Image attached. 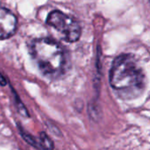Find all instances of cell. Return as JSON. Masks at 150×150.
<instances>
[{
	"label": "cell",
	"instance_id": "obj_1",
	"mask_svg": "<svg viewBox=\"0 0 150 150\" xmlns=\"http://www.w3.org/2000/svg\"><path fill=\"white\" fill-rule=\"evenodd\" d=\"M110 83L120 98L134 99L140 96L146 85V77L136 59L129 54L116 57L110 71Z\"/></svg>",
	"mask_w": 150,
	"mask_h": 150
},
{
	"label": "cell",
	"instance_id": "obj_2",
	"mask_svg": "<svg viewBox=\"0 0 150 150\" xmlns=\"http://www.w3.org/2000/svg\"><path fill=\"white\" fill-rule=\"evenodd\" d=\"M30 53L45 76L58 78L66 72L68 56L65 49L55 40L49 38L36 39L31 44Z\"/></svg>",
	"mask_w": 150,
	"mask_h": 150
},
{
	"label": "cell",
	"instance_id": "obj_3",
	"mask_svg": "<svg viewBox=\"0 0 150 150\" xmlns=\"http://www.w3.org/2000/svg\"><path fill=\"white\" fill-rule=\"evenodd\" d=\"M47 23L57 30L68 42H76L81 36L80 24L61 11H51L47 18Z\"/></svg>",
	"mask_w": 150,
	"mask_h": 150
},
{
	"label": "cell",
	"instance_id": "obj_4",
	"mask_svg": "<svg viewBox=\"0 0 150 150\" xmlns=\"http://www.w3.org/2000/svg\"><path fill=\"white\" fill-rule=\"evenodd\" d=\"M17 18L8 9L0 6V40L11 37L17 29Z\"/></svg>",
	"mask_w": 150,
	"mask_h": 150
},
{
	"label": "cell",
	"instance_id": "obj_5",
	"mask_svg": "<svg viewBox=\"0 0 150 150\" xmlns=\"http://www.w3.org/2000/svg\"><path fill=\"white\" fill-rule=\"evenodd\" d=\"M11 91H12V94L14 96V103H15V105L17 107L18 112L24 117H29V112H28L27 109L25 108V106L24 105V104L21 102V99L18 96L17 92L14 90H12V88H11Z\"/></svg>",
	"mask_w": 150,
	"mask_h": 150
},
{
	"label": "cell",
	"instance_id": "obj_6",
	"mask_svg": "<svg viewBox=\"0 0 150 150\" xmlns=\"http://www.w3.org/2000/svg\"><path fill=\"white\" fill-rule=\"evenodd\" d=\"M41 138V150H53L54 146L53 141L47 136L45 132H41L39 134Z\"/></svg>",
	"mask_w": 150,
	"mask_h": 150
},
{
	"label": "cell",
	"instance_id": "obj_7",
	"mask_svg": "<svg viewBox=\"0 0 150 150\" xmlns=\"http://www.w3.org/2000/svg\"><path fill=\"white\" fill-rule=\"evenodd\" d=\"M7 83V81L5 79V77L2 75V73L0 72V85L1 86H5Z\"/></svg>",
	"mask_w": 150,
	"mask_h": 150
},
{
	"label": "cell",
	"instance_id": "obj_8",
	"mask_svg": "<svg viewBox=\"0 0 150 150\" xmlns=\"http://www.w3.org/2000/svg\"><path fill=\"white\" fill-rule=\"evenodd\" d=\"M149 3H150V0H149Z\"/></svg>",
	"mask_w": 150,
	"mask_h": 150
}]
</instances>
